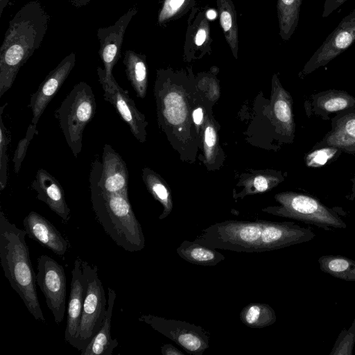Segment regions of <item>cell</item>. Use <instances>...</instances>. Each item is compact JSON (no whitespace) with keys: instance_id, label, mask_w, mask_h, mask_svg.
Wrapping results in <instances>:
<instances>
[{"instance_id":"1","label":"cell","mask_w":355,"mask_h":355,"mask_svg":"<svg viewBox=\"0 0 355 355\" xmlns=\"http://www.w3.org/2000/svg\"><path fill=\"white\" fill-rule=\"evenodd\" d=\"M49 16L41 3L32 0L10 20L0 49V97L12 85L20 68L40 46Z\"/></svg>"},{"instance_id":"2","label":"cell","mask_w":355,"mask_h":355,"mask_svg":"<svg viewBox=\"0 0 355 355\" xmlns=\"http://www.w3.org/2000/svg\"><path fill=\"white\" fill-rule=\"evenodd\" d=\"M26 235V231L10 223L1 209L0 259L5 276L30 313L35 320L45 322L36 291V274L31 262Z\"/></svg>"},{"instance_id":"3","label":"cell","mask_w":355,"mask_h":355,"mask_svg":"<svg viewBox=\"0 0 355 355\" xmlns=\"http://www.w3.org/2000/svg\"><path fill=\"white\" fill-rule=\"evenodd\" d=\"M89 180L95 218L105 233L118 246L128 252L143 250L144 235L128 197L103 191L92 171Z\"/></svg>"},{"instance_id":"4","label":"cell","mask_w":355,"mask_h":355,"mask_svg":"<svg viewBox=\"0 0 355 355\" xmlns=\"http://www.w3.org/2000/svg\"><path fill=\"white\" fill-rule=\"evenodd\" d=\"M96 109V98L92 87L81 81L74 85L55 112L75 158H78L82 150L83 131L94 118Z\"/></svg>"},{"instance_id":"5","label":"cell","mask_w":355,"mask_h":355,"mask_svg":"<svg viewBox=\"0 0 355 355\" xmlns=\"http://www.w3.org/2000/svg\"><path fill=\"white\" fill-rule=\"evenodd\" d=\"M275 199L280 204L279 206L269 207L263 211L313 225L325 230L347 227V224L338 213L340 208H330L311 195L284 192L276 195Z\"/></svg>"},{"instance_id":"6","label":"cell","mask_w":355,"mask_h":355,"mask_svg":"<svg viewBox=\"0 0 355 355\" xmlns=\"http://www.w3.org/2000/svg\"><path fill=\"white\" fill-rule=\"evenodd\" d=\"M263 220L217 223L204 229L196 240L215 249L260 252Z\"/></svg>"},{"instance_id":"7","label":"cell","mask_w":355,"mask_h":355,"mask_svg":"<svg viewBox=\"0 0 355 355\" xmlns=\"http://www.w3.org/2000/svg\"><path fill=\"white\" fill-rule=\"evenodd\" d=\"M82 266L87 277V288L81 320L74 345L80 352L85 349L101 329L107 307V300L98 275L97 267L83 260Z\"/></svg>"},{"instance_id":"8","label":"cell","mask_w":355,"mask_h":355,"mask_svg":"<svg viewBox=\"0 0 355 355\" xmlns=\"http://www.w3.org/2000/svg\"><path fill=\"white\" fill-rule=\"evenodd\" d=\"M139 320L149 324L153 329L174 341L190 354L201 355L209 348L208 332L200 326L150 314L142 315Z\"/></svg>"},{"instance_id":"9","label":"cell","mask_w":355,"mask_h":355,"mask_svg":"<svg viewBox=\"0 0 355 355\" xmlns=\"http://www.w3.org/2000/svg\"><path fill=\"white\" fill-rule=\"evenodd\" d=\"M36 283L55 323H61L66 311L67 295V278L62 266L47 255H41L37 259Z\"/></svg>"},{"instance_id":"10","label":"cell","mask_w":355,"mask_h":355,"mask_svg":"<svg viewBox=\"0 0 355 355\" xmlns=\"http://www.w3.org/2000/svg\"><path fill=\"white\" fill-rule=\"evenodd\" d=\"M355 42V8L346 15L305 64L299 76L304 78L324 67Z\"/></svg>"},{"instance_id":"11","label":"cell","mask_w":355,"mask_h":355,"mask_svg":"<svg viewBox=\"0 0 355 355\" xmlns=\"http://www.w3.org/2000/svg\"><path fill=\"white\" fill-rule=\"evenodd\" d=\"M99 83L103 89V98L114 106L121 119L128 125L133 136L139 141L146 139L145 127L147 124L144 116L137 109L128 92L121 88L114 76L107 79L104 69L97 68Z\"/></svg>"},{"instance_id":"12","label":"cell","mask_w":355,"mask_h":355,"mask_svg":"<svg viewBox=\"0 0 355 355\" xmlns=\"http://www.w3.org/2000/svg\"><path fill=\"white\" fill-rule=\"evenodd\" d=\"M91 171L98 186L109 193H118L128 197V171L120 155L109 144H105L102 162L96 159Z\"/></svg>"},{"instance_id":"13","label":"cell","mask_w":355,"mask_h":355,"mask_svg":"<svg viewBox=\"0 0 355 355\" xmlns=\"http://www.w3.org/2000/svg\"><path fill=\"white\" fill-rule=\"evenodd\" d=\"M75 63L76 55L71 53L49 73L37 90L31 95L28 107L32 110L33 124L37 125L47 105L72 71Z\"/></svg>"},{"instance_id":"14","label":"cell","mask_w":355,"mask_h":355,"mask_svg":"<svg viewBox=\"0 0 355 355\" xmlns=\"http://www.w3.org/2000/svg\"><path fill=\"white\" fill-rule=\"evenodd\" d=\"M135 8L130 9L112 26L100 28L97 31L99 40V56L104 65L105 76L113 77L112 69L121 57L123 37L131 19L137 13Z\"/></svg>"},{"instance_id":"15","label":"cell","mask_w":355,"mask_h":355,"mask_svg":"<svg viewBox=\"0 0 355 355\" xmlns=\"http://www.w3.org/2000/svg\"><path fill=\"white\" fill-rule=\"evenodd\" d=\"M71 277L64 340L74 347L81 320L87 288V277L83 269L82 260L79 257H77L74 261Z\"/></svg>"},{"instance_id":"16","label":"cell","mask_w":355,"mask_h":355,"mask_svg":"<svg viewBox=\"0 0 355 355\" xmlns=\"http://www.w3.org/2000/svg\"><path fill=\"white\" fill-rule=\"evenodd\" d=\"M304 107L308 117L316 116L329 120L331 114L355 109V97L346 91L328 89L310 95Z\"/></svg>"},{"instance_id":"17","label":"cell","mask_w":355,"mask_h":355,"mask_svg":"<svg viewBox=\"0 0 355 355\" xmlns=\"http://www.w3.org/2000/svg\"><path fill=\"white\" fill-rule=\"evenodd\" d=\"M24 230L28 236L58 256H63L69 243L58 229L46 218L31 211L24 219Z\"/></svg>"},{"instance_id":"18","label":"cell","mask_w":355,"mask_h":355,"mask_svg":"<svg viewBox=\"0 0 355 355\" xmlns=\"http://www.w3.org/2000/svg\"><path fill=\"white\" fill-rule=\"evenodd\" d=\"M331 129L313 147L333 146L355 155V109L340 112L331 119Z\"/></svg>"},{"instance_id":"19","label":"cell","mask_w":355,"mask_h":355,"mask_svg":"<svg viewBox=\"0 0 355 355\" xmlns=\"http://www.w3.org/2000/svg\"><path fill=\"white\" fill-rule=\"evenodd\" d=\"M31 187L37 192L39 200L46 204L64 223L69 221L71 211L65 200L64 190L53 175L43 168L39 169Z\"/></svg>"},{"instance_id":"20","label":"cell","mask_w":355,"mask_h":355,"mask_svg":"<svg viewBox=\"0 0 355 355\" xmlns=\"http://www.w3.org/2000/svg\"><path fill=\"white\" fill-rule=\"evenodd\" d=\"M107 291V307L103 324L85 349L81 351V355H112L119 344L117 340L111 336L112 315L116 294L110 288Z\"/></svg>"},{"instance_id":"21","label":"cell","mask_w":355,"mask_h":355,"mask_svg":"<svg viewBox=\"0 0 355 355\" xmlns=\"http://www.w3.org/2000/svg\"><path fill=\"white\" fill-rule=\"evenodd\" d=\"M176 252L187 262L202 266H214L225 259V256L215 248L196 239L193 241H184L176 249Z\"/></svg>"},{"instance_id":"22","label":"cell","mask_w":355,"mask_h":355,"mask_svg":"<svg viewBox=\"0 0 355 355\" xmlns=\"http://www.w3.org/2000/svg\"><path fill=\"white\" fill-rule=\"evenodd\" d=\"M123 62L125 67L128 79L136 92L137 97L144 98L146 95L148 82L145 57L132 50H127L124 53Z\"/></svg>"},{"instance_id":"23","label":"cell","mask_w":355,"mask_h":355,"mask_svg":"<svg viewBox=\"0 0 355 355\" xmlns=\"http://www.w3.org/2000/svg\"><path fill=\"white\" fill-rule=\"evenodd\" d=\"M302 1V0H277L279 35L283 40H288L297 28Z\"/></svg>"},{"instance_id":"24","label":"cell","mask_w":355,"mask_h":355,"mask_svg":"<svg viewBox=\"0 0 355 355\" xmlns=\"http://www.w3.org/2000/svg\"><path fill=\"white\" fill-rule=\"evenodd\" d=\"M243 324L250 328H263L277 320L275 310L267 304L253 302L247 304L240 313Z\"/></svg>"},{"instance_id":"25","label":"cell","mask_w":355,"mask_h":355,"mask_svg":"<svg viewBox=\"0 0 355 355\" xmlns=\"http://www.w3.org/2000/svg\"><path fill=\"white\" fill-rule=\"evenodd\" d=\"M320 269L331 276L347 282H355V261L343 255L319 257Z\"/></svg>"},{"instance_id":"26","label":"cell","mask_w":355,"mask_h":355,"mask_svg":"<svg viewBox=\"0 0 355 355\" xmlns=\"http://www.w3.org/2000/svg\"><path fill=\"white\" fill-rule=\"evenodd\" d=\"M220 23L225 37L233 54L236 57L238 51V27L236 15L232 0H217Z\"/></svg>"},{"instance_id":"27","label":"cell","mask_w":355,"mask_h":355,"mask_svg":"<svg viewBox=\"0 0 355 355\" xmlns=\"http://www.w3.org/2000/svg\"><path fill=\"white\" fill-rule=\"evenodd\" d=\"M277 89V98L273 105L274 114L285 134L293 137L295 132V123L291 98L280 85Z\"/></svg>"},{"instance_id":"28","label":"cell","mask_w":355,"mask_h":355,"mask_svg":"<svg viewBox=\"0 0 355 355\" xmlns=\"http://www.w3.org/2000/svg\"><path fill=\"white\" fill-rule=\"evenodd\" d=\"M143 179L149 192L163 206V211L159 219L165 218L171 213L173 207L168 190L156 174L148 168L143 170Z\"/></svg>"},{"instance_id":"29","label":"cell","mask_w":355,"mask_h":355,"mask_svg":"<svg viewBox=\"0 0 355 355\" xmlns=\"http://www.w3.org/2000/svg\"><path fill=\"white\" fill-rule=\"evenodd\" d=\"M162 114L171 124L178 125L185 118V104L180 95L176 92L167 94L162 100Z\"/></svg>"},{"instance_id":"30","label":"cell","mask_w":355,"mask_h":355,"mask_svg":"<svg viewBox=\"0 0 355 355\" xmlns=\"http://www.w3.org/2000/svg\"><path fill=\"white\" fill-rule=\"evenodd\" d=\"M343 151L333 146L312 148L304 157V162L309 168H320L334 161Z\"/></svg>"},{"instance_id":"31","label":"cell","mask_w":355,"mask_h":355,"mask_svg":"<svg viewBox=\"0 0 355 355\" xmlns=\"http://www.w3.org/2000/svg\"><path fill=\"white\" fill-rule=\"evenodd\" d=\"M8 105L5 103L0 107V189L3 191L7 184L8 170V144L10 142V134L3 125L2 114L4 108Z\"/></svg>"},{"instance_id":"32","label":"cell","mask_w":355,"mask_h":355,"mask_svg":"<svg viewBox=\"0 0 355 355\" xmlns=\"http://www.w3.org/2000/svg\"><path fill=\"white\" fill-rule=\"evenodd\" d=\"M355 345V318L348 329L338 335L329 355H352Z\"/></svg>"},{"instance_id":"33","label":"cell","mask_w":355,"mask_h":355,"mask_svg":"<svg viewBox=\"0 0 355 355\" xmlns=\"http://www.w3.org/2000/svg\"><path fill=\"white\" fill-rule=\"evenodd\" d=\"M38 134L39 132L38 130H37V125L31 123L28 127L25 137L19 141L12 158L14 171L16 173H18L20 170L22 162L24 159L28 147L31 140L33 139L35 135Z\"/></svg>"},{"instance_id":"34","label":"cell","mask_w":355,"mask_h":355,"mask_svg":"<svg viewBox=\"0 0 355 355\" xmlns=\"http://www.w3.org/2000/svg\"><path fill=\"white\" fill-rule=\"evenodd\" d=\"M188 0H165L158 16L162 24L176 15L184 6Z\"/></svg>"},{"instance_id":"35","label":"cell","mask_w":355,"mask_h":355,"mask_svg":"<svg viewBox=\"0 0 355 355\" xmlns=\"http://www.w3.org/2000/svg\"><path fill=\"white\" fill-rule=\"evenodd\" d=\"M209 24L204 19L200 24L194 37L195 44L197 46H202L209 37Z\"/></svg>"},{"instance_id":"36","label":"cell","mask_w":355,"mask_h":355,"mask_svg":"<svg viewBox=\"0 0 355 355\" xmlns=\"http://www.w3.org/2000/svg\"><path fill=\"white\" fill-rule=\"evenodd\" d=\"M347 1V0H325L322 17H328Z\"/></svg>"},{"instance_id":"37","label":"cell","mask_w":355,"mask_h":355,"mask_svg":"<svg viewBox=\"0 0 355 355\" xmlns=\"http://www.w3.org/2000/svg\"><path fill=\"white\" fill-rule=\"evenodd\" d=\"M253 185L257 191L263 192L269 188L270 184L264 177L257 176L254 180Z\"/></svg>"},{"instance_id":"38","label":"cell","mask_w":355,"mask_h":355,"mask_svg":"<svg viewBox=\"0 0 355 355\" xmlns=\"http://www.w3.org/2000/svg\"><path fill=\"white\" fill-rule=\"evenodd\" d=\"M216 134L214 129L211 126H207L205 132V141L206 146L212 148L216 143Z\"/></svg>"},{"instance_id":"39","label":"cell","mask_w":355,"mask_h":355,"mask_svg":"<svg viewBox=\"0 0 355 355\" xmlns=\"http://www.w3.org/2000/svg\"><path fill=\"white\" fill-rule=\"evenodd\" d=\"M163 355H184V354L171 344H164L161 347Z\"/></svg>"},{"instance_id":"40","label":"cell","mask_w":355,"mask_h":355,"mask_svg":"<svg viewBox=\"0 0 355 355\" xmlns=\"http://www.w3.org/2000/svg\"><path fill=\"white\" fill-rule=\"evenodd\" d=\"M193 121L196 124L200 125L203 118V112L201 108H197L193 112Z\"/></svg>"},{"instance_id":"41","label":"cell","mask_w":355,"mask_h":355,"mask_svg":"<svg viewBox=\"0 0 355 355\" xmlns=\"http://www.w3.org/2000/svg\"><path fill=\"white\" fill-rule=\"evenodd\" d=\"M351 180L352 182V193L349 196H347L346 198L350 200H355V171L354 178Z\"/></svg>"},{"instance_id":"42","label":"cell","mask_w":355,"mask_h":355,"mask_svg":"<svg viewBox=\"0 0 355 355\" xmlns=\"http://www.w3.org/2000/svg\"><path fill=\"white\" fill-rule=\"evenodd\" d=\"M9 0H0V16L2 15L3 9L7 6Z\"/></svg>"},{"instance_id":"43","label":"cell","mask_w":355,"mask_h":355,"mask_svg":"<svg viewBox=\"0 0 355 355\" xmlns=\"http://www.w3.org/2000/svg\"><path fill=\"white\" fill-rule=\"evenodd\" d=\"M207 16L209 19H213L214 18H215L216 17V13L215 10H209L207 12Z\"/></svg>"}]
</instances>
